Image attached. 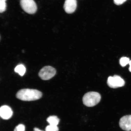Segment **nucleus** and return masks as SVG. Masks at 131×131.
<instances>
[{
	"mask_svg": "<svg viewBox=\"0 0 131 131\" xmlns=\"http://www.w3.org/2000/svg\"><path fill=\"white\" fill-rule=\"evenodd\" d=\"M42 94L37 90L24 89L19 90L16 94L18 99L24 101H32L40 99Z\"/></svg>",
	"mask_w": 131,
	"mask_h": 131,
	"instance_id": "1",
	"label": "nucleus"
},
{
	"mask_svg": "<svg viewBox=\"0 0 131 131\" xmlns=\"http://www.w3.org/2000/svg\"><path fill=\"white\" fill-rule=\"evenodd\" d=\"M101 99V95L95 92H90L86 93L83 96V104L88 107H93L99 103Z\"/></svg>",
	"mask_w": 131,
	"mask_h": 131,
	"instance_id": "2",
	"label": "nucleus"
},
{
	"mask_svg": "<svg viewBox=\"0 0 131 131\" xmlns=\"http://www.w3.org/2000/svg\"><path fill=\"white\" fill-rule=\"evenodd\" d=\"M21 7L26 13L29 14H34L36 12L37 6L34 0H20Z\"/></svg>",
	"mask_w": 131,
	"mask_h": 131,
	"instance_id": "3",
	"label": "nucleus"
},
{
	"mask_svg": "<svg viewBox=\"0 0 131 131\" xmlns=\"http://www.w3.org/2000/svg\"><path fill=\"white\" fill-rule=\"evenodd\" d=\"M56 73L55 68L50 66H46L40 70L39 76L42 80H48L54 76Z\"/></svg>",
	"mask_w": 131,
	"mask_h": 131,
	"instance_id": "4",
	"label": "nucleus"
},
{
	"mask_svg": "<svg viewBox=\"0 0 131 131\" xmlns=\"http://www.w3.org/2000/svg\"><path fill=\"white\" fill-rule=\"evenodd\" d=\"M124 80L118 75H114L113 77H109L108 78L107 83L110 88H116L121 87L125 84Z\"/></svg>",
	"mask_w": 131,
	"mask_h": 131,
	"instance_id": "5",
	"label": "nucleus"
},
{
	"mask_svg": "<svg viewBox=\"0 0 131 131\" xmlns=\"http://www.w3.org/2000/svg\"><path fill=\"white\" fill-rule=\"evenodd\" d=\"M119 125L123 130L131 131V115L124 116L121 118L119 120Z\"/></svg>",
	"mask_w": 131,
	"mask_h": 131,
	"instance_id": "6",
	"label": "nucleus"
},
{
	"mask_svg": "<svg viewBox=\"0 0 131 131\" xmlns=\"http://www.w3.org/2000/svg\"><path fill=\"white\" fill-rule=\"evenodd\" d=\"M77 5V0H65L64 9L66 13L71 14L76 10Z\"/></svg>",
	"mask_w": 131,
	"mask_h": 131,
	"instance_id": "7",
	"label": "nucleus"
},
{
	"mask_svg": "<svg viewBox=\"0 0 131 131\" xmlns=\"http://www.w3.org/2000/svg\"><path fill=\"white\" fill-rule=\"evenodd\" d=\"M13 112L11 108L7 105L1 106L0 108V115L3 119H8L13 115Z\"/></svg>",
	"mask_w": 131,
	"mask_h": 131,
	"instance_id": "8",
	"label": "nucleus"
},
{
	"mask_svg": "<svg viewBox=\"0 0 131 131\" xmlns=\"http://www.w3.org/2000/svg\"><path fill=\"white\" fill-rule=\"evenodd\" d=\"M47 122L50 125L57 126L60 122V119L56 116H51L49 117L47 119Z\"/></svg>",
	"mask_w": 131,
	"mask_h": 131,
	"instance_id": "9",
	"label": "nucleus"
},
{
	"mask_svg": "<svg viewBox=\"0 0 131 131\" xmlns=\"http://www.w3.org/2000/svg\"><path fill=\"white\" fill-rule=\"evenodd\" d=\"M14 71L21 76H23L26 71V68L23 65H18L15 68Z\"/></svg>",
	"mask_w": 131,
	"mask_h": 131,
	"instance_id": "10",
	"label": "nucleus"
},
{
	"mask_svg": "<svg viewBox=\"0 0 131 131\" xmlns=\"http://www.w3.org/2000/svg\"><path fill=\"white\" fill-rule=\"evenodd\" d=\"M130 61L128 58L126 57H122L119 60V63L122 67H124L129 64Z\"/></svg>",
	"mask_w": 131,
	"mask_h": 131,
	"instance_id": "11",
	"label": "nucleus"
},
{
	"mask_svg": "<svg viewBox=\"0 0 131 131\" xmlns=\"http://www.w3.org/2000/svg\"><path fill=\"white\" fill-rule=\"evenodd\" d=\"M6 0H0V12L1 13L5 11L6 8Z\"/></svg>",
	"mask_w": 131,
	"mask_h": 131,
	"instance_id": "12",
	"label": "nucleus"
},
{
	"mask_svg": "<svg viewBox=\"0 0 131 131\" xmlns=\"http://www.w3.org/2000/svg\"><path fill=\"white\" fill-rule=\"evenodd\" d=\"M46 131H58L59 128L57 126L49 125L46 127Z\"/></svg>",
	"mask_w": 131,
	"mask_h": 131,
	"instance_id": "13",
	"label": "nucleus"
},
{
	"mask_svg": "<svg viewBox=\"0 0 131 131\" xmlns=\"http://www.w3.org/2000/svg\"><path fill=\"white\" fill-rule=\"evenodd\" d=\"M25 126L23 124H19L14 129V131H25Z\"/></svg>",
	"mask_w": 131,
	"mask_h": 131,
	"instance_id": "14",
	"label": "nucleus"
},
{
	"mask_svg": "<svg viewBox=\"0 0 131 131\" xmlns=\"http://www.w3.org/2000/svg\"><path fill=\"white\" fill-rule=\"evenodd\" d=\"M127 0H114L115 4L117 5H120L125 2Z\"/></svg>",
	"mask_w": 131,
	"mask_h": 131,
	"instance_id": "15",
	"label": "nucleus"
},
{
	"mask_svg": "<svg viewBox=\"0 0 131 131\" xmlns=\"http://www.w3.org/2000/svg\"><path fill=\"white\" fill-rule=\"evenodd\" d=\"M34 131H43L40 130V129L37 128H35L34 129Z\"/></svg>",
	"mask_w": 131,
	"mask_h": 131,
	"instance_id": "16",
	"label": "nucleus"
},
{
	"mask_svg": "<svg viewBox=\"0 0 131 131\" xmlns=\"http://www.w3.org/2000/svg\"><path fill=\"white\" fill-rule=\"evenodd\" d=\"M129 64L130 65V67L129 68V71L131 72V60H130V62H129Z\"/></svg>",
	"mask_w": 131,
	"mask_h": 131,
	"instance_id": "17",
	"label": "nucleus"
}]
</instances>
